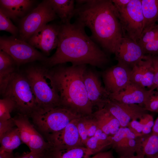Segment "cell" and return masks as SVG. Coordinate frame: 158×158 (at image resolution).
Wrapping results in <instances>:
<instances>
[{
  "instance_id": "obj_1",
  "label": "cell",
  "mask_w": 158,
  "mask_h": 158,
  "mask_svg": "<svg viewBox=\"0 0 158 158\" xmlns=\"http://www.w3.org/2000/svg\"><path fill=\"white\" fill-rule=\"evenodd\" d=\"M76 20L90 29V37L107 52L117 53L123 37L117 11L112 0H76Z\"/></svg>"
},
{
  "instance_id": "obj_2",
  "label": "cell",
  "mask_w": 158,
  "mask_h": 158,
  "mask_svg": "<svg viewBox=\"0 0 158 158\" xmlns=\"http://www.w3.org/2000/svg\"><path fill=\"white\" fill-rule=\"evenodd\" d=\"M85 27L75 20L59 25L58 43L54 53L44 62L51 67L69 62L72 65L89 64L102 68L109 58L85 32Z\"/></svg>"
},
{
  "instance_id": "obj_3",
  "label": "cell",
  "mask_w": 158,
  "mask_h": 158,
  "mask_svg": "<svg viewBox=\"0 0 158 158\" xmlns=\"http://www.w3.org/2000/svg\"><path fill=\"white\" fill-rule=\"evenodd\" d=\"M62 65L51 71L60 106L82 116L92 115L93 106L88 97L83 78L86 65Z\"/></svg>"
},
{
  "instance_id": "obj_4",
  "label": "cell",
  "mask_w": 158,
  "mask_h": 158,
  "mask_svg": "<svg viewBox=\"0 0 158 158\" xmlns=\"http://www.w3.org/2000/svg\"><path fill=\"white\" fill-rule=\"evenodd\" d=\"M38 107L60 106L58 95L51 71L44 66H32L26 71Z\"/></svg>"
},
{
  "instance_id": "obj_5",
  "label": "cell",
  "mask_w": 158,
  "mask_h": 158,
  "mask_svg": "<svg viewBox=\"0 0 158 158\" xmlns=\"http://www.w3.org/2000/svg\"><path fill=\"white\" fill-rule=\"evenodd\" d=\"M38 129L46 138L62 130L71 121L82 116L63 107H38L30 115Z\"/></svg>"
},
{
  "instance_id": "obj_6",
  "label": "cell",
  "mask_w": 158,
  "mask_h": 158,
  "mask_svg": "<svg viewBox=\"0 0 158 158\" xmlns=\"http://www.w3.org/2000/svg\"><path fill=\"white\" fill-rule=\"evenodd\" d=\"M2 95L13 101L19 113L28 116L38 107L30 82L22 74L16 73Z\"/></svg>"
},
{
  "instance_id": "obj_7",
  "label": "cell",
  "mask_w": 158,
  "mask_h": 158,
  "mask_svg": "<svg viewBox=\"0 0 158 158\" xmlns=\"http://www.w3.org/2000/svg\"><path fill=\"white\" fill-rule=\"evenodd\" d=\"M57 17L48 0L43 1L19 22L18 38L27 42L38 30Z\"/></svg>"
},
{
  "instance_id": "obj_8",
  "label": "cell",
  "mask_w": 158,
  "mask_h": 158,
  "mask_svg": "<svg viewBox=\"0 0 158 158\" xmlns=\"http://www.w3.org/2000/svg\"><path fill=\"white\" fill-rule=\"evenodd\" d=\"M0 50L9 55L18 65L37 61L44 63L48 58L27 42L12 35L0 37Z\"/></svg>"
},
{
  "instance_id": "obj_9",
  "label": "cell",
  "mask_w": 158,
  "mask_h": 158,
  "mask_svg": "<svg viewBox=\"0 0 158 158\" xmlns=\"http://www.w3.org/2000/svg\"><path fill=\"white\" fill-rule=\"evenodd\" d=\"M117 10L123 37L137 42L143 30L144 17L141 0H131L125 8Z\"/></svg>"
},
{
  "instance_id": "obj_10",
  "label": "cell",
  "mask_w": 158,
  "mask_h": 158,
  "mask_svg": "<svg viewBox=\"0 0 158 158\" xmlns=\"http://www.w3.org/2000/svg\"><path fill=\"white\" fill-rule=\"evenodd\" d=\"M13 118L19 129L22 142L29 147L31 152L44 154L46 151H50L51 147L50 143L45 141L32 125L28 115L18 113Z\"/></svg>"
},
{
  "instance_id": "obj_11",
  "label": "cell",
  "mask_w": 158,
  "mask_h": 158,
  "mask_svg": "<svg viewBox=\"0 0 158 158\" xmlns=\"http://www.w3.org/2000/svg\"><path fill=\"white\" fill-rule=\"evenodd\" d=\"M131 69L124 64L118 62L103 71L102 76L104 87L110 95L119 93L130 83Z\"/></svg>"
},
{
  "instance_id": "obj_12",
  "label": "cell",
  "mask_w": 158,
  "mask_h": 158,
  "mask_svg": "<svg viewBox=\"0 0 158 158\" xmlns=\"http://www.w3.org/2000/svg\"><path fill=\"white\" fill-rule=\"evenodd\" d=\"M142 137H138L128 127H120L112 136L111 146L119 157L131 156L142 150Z\"/></svg>"
},
{
  "instance_id": "obj_13",
  "label": "cell",
  "mask_w": 158,
  "mask_h": 158,
  "mask_svg": "<svg viewBox=\"0 0 158 158\" xmlns=\"http://www.w3.org/2000/svg\"><path fill=\"white\" fill-rule=\"evenodd\" d=\"M78 118L71 121L61 131L47 138L51 145V152L85 146L82 143L77 126Z\"/></svg>"
},
{
  "instance_id": "obj_14",
  "label": "cell",
  "mask_w": 158,
  "mask_h": 158,
  "mask_svg": "<svg viewBox=\"0 0 158 158\" xmlns=\"http://www.w3.org/2000/svg\"><path fill=\"white\" fill-rule=\"evenodd\" d=\"M118 121L121 127H127L133 120L141 118L147 113V111L138 104H128L109 99L104 107Z\"/></svg>"
},
{
  "instance_id": "obj_15",
  "label": "cell",
  "mask_w": 158,
  "mask_h": 158,
  "mask_svg": "<svg viewBox=\"0 0 158 158\" xmlns=\"http://www.w3.org/2000/svg\"><path fill=\"white\" fill-rule=\"evenodd\" d=\"M83 78L88 97L93 106L98 109L104 107L110 94L102 86L99 74L87 69Z\"/></svg>"
},
{
  "instance_id": "obj_16",
  "label": "cell",
  "mask_w": 158,
  "mask_h": 158,
  "mask_svg": "<svg viewBox=\"0 0 158 158\" xmlns=\"http://www.w3.org/2000/svg\"><path fill=\"white\" fill-rule=\"evenodd\" d=\"M59 29V25L47 24L38 30L27 42L48 55L57 47Z\"/></svg>"
},
{
  "instance_id": "obj_17",
  "label": "cell",
  "mask_w": 158,
  "mask_h": 158,
  "mask_svg": "<svg viewBox=\"0 0 158 158\" xmlns=\"http://www.w3.org/2000/svg\"><path fill=\"white\" fill-rule=\"evenodd\" d=\"M146 55L137 42L123 37L115 58L118 62L121 63L131 68L143 60Z\"/></svg>"
},
{
  "instance_id": "obj_18",
  "label": "cell",
  "mask_w": 158,
  "mask_h": 158,
  "mask_svg": "<svg viewBox=\"0 0 158 158\" xmlns=\"http://www.w3.org/2000/svg\"><path fill=\"white\" fill-rule=\"evenodd\" d=\"M154 91L130 82L126 88L119 93L110 95V98L128 104H138L143 107L149 96Z\"/></svg>"
},
{
  "instance_id": "obj_19",
  "label": "cell",
  "mask_w": 158,
  "mask_h": 158,
  "mask_svg": "<svg viewBox=\"0 0 158 158\" xmlns=\"http://www.w3.org/2000/svg\"><path fill=\"white\" fill-rule=\"evenodd\" d=\"M154 71L149 56L132 68L130 76L131 82L149 89L152 86L154 78Z\"/></svg>"
},
{
  "instance_id": "obj_20",
  "label": "cell",
  "mask_w": 158,
  "mask_h": 158,
  "mask_svg": "<svg viewBox=\"0 0 158 158\" xmlns=\"http://www.w3.org/2000/svg\"><path fill=\"white\" fill-rule=\"evenodd\" d=\"M35 1L32 0H0V9L11 19L19 22L32 10Z\"/></svg>"
},
{
  "instance_id": "obj_21",
  "label": "cell",
  "mask_w": 158,
  "mask_h": 158,
  "mask_svg": "<svg viewBox=\"0 0 158 158\" xmlns=\"http://www.w3.org/2000/svg\"><path fill=\"white\" fill-rule=\"evenodd\" d=\"M158 23L146 28L137 42L145 55H158Z\"/></svg>"
},
{
  "instance_id": "obj_22",
  "label": "cell",
  "mask_w": 158,
  "mask_h": 158,
  "mask_svg": "<svg viewBox=\"0 0 158 158\" xmlns=\"http://www.w3.org/2000/svg\"><path fill=\"white\" fill-rule=\"evenodd\" d=\"M92 115L98 128L108 135H113L121 127L118 119L105 107L98 109Z\"/></svg>"
},
{
  "instance_id": "obj_23",
  "label": "cell",
  "mask_w": 158,
  "mask_h": 158,
  "mask_svg": "<svg viewBox=\"0 0 158 158\" xmlns=\"http://www.w3.org/2000/svg\"><path fill=\"white\" fill-rule=\"evenodd\" d=\"M16 64L14 60L9 55L0 50V90L2 95L16 73Z\"/></svg>"
},
{
  "instance_id": "obj_24",
  "label": "cell",
  "mask_w": 158,
  "mask_h": 158,
  "mask_svg": "<svg viewBox=\"0 0 158 158\" xmlns=\"http://www.w3.org/2000/svg\"><path fill=\"white\" fill-rule=\"evenodd\" d=\"M112 141V136L108 135L98 129L95 135L87 140L85 146L91 156L111 146Z\"/></svg>"
},
{
  "instance_id": "obj_25",
  "label": "cell",
  "mask_w": 158,
  "mask_h": 158,
  "mask_svg": "<svg viewBox=\"0 0 158 158\" xmlns=\"http://www.w3.org/2000/svg\"><path fill=\"white\" fill-rule=\"evenodd\" d=\"M52 9L62 23H70L74 16L75 6L73 0H48Z\"/></svg>"
},
{
  "instance_id": "obj_26",
  "label": "cell",
  "mask_w": 158,
  "mask_h": 158,
  "mask_svg": "<svg viewBox=\"0 0 158 158\" xmlns=\"http://www.w3.org/2000/svg\"><path fill=\"white\" fill-rule=\"evenodd\" d=\"M141 1L144 17L143 30L158 20V0H141Z\"/></svg>"
},
{
  "instance_id": "obj_27",
  "label": "cell",
  "mask_w": 158,
  "mask_h": 158,
  "mask_svg": "<svg viewBox=\"0 0 158 158\" xmlns=\"http://www.w3.org/2000/svg\"><path fill=\"white\" fill-rule=\"evenodd\" d=\"M21 141L19 129L15 127L0 139V152H13L20 145Z\"/></svg>"
},
{
  "instance_id": "obj_28",
  "label": "cell",
  "mask_w": 158,
  "mask_h": 158,
  "mask_svg": "<svg viewBox=\"0 0 158 158\" xmlns=\"http://www.w3.org/2000/svg\"><path fill=\"white\" fill-rule=\"evenodd\" d=\"M52 158H88L90 156L86 147L81 146L51 152Z\"/></svg>"
},
{
  "instance_id": "obj_29",
  "label": "cell",
  "mask_w": 158,
  "mask_h": 158,
  "mask_svg": "<svg viewBox=\"0 0 158 158\" xmlns=\"http://www.w3.org/2000/svg\"><path fill=\"white\" fill-rule=\"evenodd\" d=\"M142 151L146 157L158 154V137L151 133L147 135L141 143Z\"/></svg>"
},
{
  "instance_id": "obj_30",
  "label": "cell",
  "mask_w": 158,
  "mask_h": 158,
  "mask_svg": "<svg viewBox=\"0 0 158 158\" xmlns=\"http://www.w3.org/2000/svg\"><path fill=\"white\" fill-rule=\"evenodd\" d=\"M11 19L0 9V30L5 31L10 33L12 36L17 37L19 35V29L13 24Z\"/></svg>"
},
{
  "instance_id": "obj_31",
  "label": "cell",
  "mask_w": 158,
  "mask_h": 158,
  "mask_svg": "<svg viewBox=\"0 0 158 158\" xmlns=\"http://www.w3.org/2000/svg\"><path fill=\"white\" fill-rule=\"evenodd\" d=\"M15 109V103L11 99L5 97L1 99L0 120H6L11 118V113Z\"/></svg>"
},
{
  "instance_id": "obj_32",
  "label": "cell",
  "mask_w": 158,
  "mask_h": 158,
  "mask_svg": "<svg viewBox=\"0 0 158 158\" xmlns=\"http://www.w3.org/2000/svg\"><path fill=\"white\" fill-rule=\"evenodd\" d=\"M157 92L153 91L145 102L143 107L147 111L158 112Z\"/></svg>"
},
{
  "instance_id": "obj_33",
  "label": "cell",
  "mask_w": 158,
  "mask_h": 158,
  "mask_svg": "<svg viewBox=\"0 0 158 158\" xmlns=\"http://www.w3.org/2000/svg\"><path fill=\"white\" fill-rule=\"evenodd\" d=\"M86 116H81L78 117L77 119L76 123L80 135L82 143L84 146L87 141L89 139L87 135L86 126Z\"/></svg>"
},
{
  "instance_id": "obj_34",
  "label": "cell",
  "mask_w": 158,
  "mask_h": 158,
  "mask_svg": "<svg viewBox=\"0 0 158 158\" xmlns=\"http://www.w3.org/2000/svg\"><path fill=\"white\" fill-rule=\"evenodd\" d=\"M16 126L13 118L6 120H0V139Z\"/></svg>"
},
{
  "instance_id": "obj_35",
  "label": "cell",
  "mask_w": 158,
  "mask_h": 158,
  "mask_svg": "<svg viewBox=\"0 0 158 158\" xmlns=\"http://www.w3.org/2000/svg\"><path fill=\"white\" fill-rule=\"evenodd\" d=\"M148 55L151 60L154 73L153 84L149 89L153 91L158 86V55Z\"/></svg>"
},
{
  "instance_id": "obj_36",
  "label": "cell",
  "mask_w": 158,
  "mask_h": 158,
  "mask_svg": "<svg viewBox=\"0 0 158 158\" xmlns=\"http://www.w3.org/2000/svg\"><path fill=\"white\" fill-rule=\"evenodd\" d=\"M139 120V121L142 125L143 129L147 130H152L154 121L152 115L147 113Z\"/></svg>"
},
{
  "instance_id": "obj_37",
  "label": "cell",
  "mask_w": 158,
  "mask_h": 158,
  "mask_svg": "<svg viewBox=\"0 0 158 158\" xmlns=\"http://www.w3.org/2000/svg\"><path fill=\"white\" fill-rule=\"evenodd\" d=\"M138 137H142V126L137 120H133L131 121L128 127Z\"/></svg>"
},
{
  "instance_id": "obj_38",
  "label": "cell",
  "mask_w": 158,
  "mask_h": 158,
  "mask_svg": "<svg viewBox=\"0 0 158 158\" xmlns=\"http://www.w3.org/2000/svg\"><path fill=\"white\" fill-rule=\"evenodd\" d=\"M88 158H114L112 150L102 151L90 156Z\"/></svg>"
},
{
  "instance_id": "obj_39",
  "label": "cell",
  "mask_w": 158,
  "mask_h": 158,
  "mask_svg": "<svg viewBox=\"0 0 158 158\" xmlns=\"http://www.w3.org/2000/svg\"><path fill=\"white\" fill-rule=\"evenodd\" d=\"M131 0H112L114 5L117 10L125 8Z\"/></svg>"
},
{
  "instance_id": "obj_40",
  "label": "cell",
  "mask_w": 158,
  "mask_h": 158,
  "mask_svg": "<svg viewBox=\"0 0 158 158\" xmlns=\"http://www.w3.org/2000/svg\"><path fill=\"white\" fill-rule=\"evenodd\" d=\"M45 157L44 154H37L30 152L22 156L14 158H44Z\"/></svg>"
},
{
  "instance_id": "obj_41",
  "label": "cell",
  "mask_w": 158,
  "mask_h": 158,
  "mask_svg": "<svg viewBox=\"0 0 158 158\" xmlns=\"http://www.w3.org/2000/svg\"><path fill=\"white\" fill-rule=\"evenodd\" d=\"M152 133L158 137V116L154 121L152 129Z\"/></svg>"
},
{
  "instance_id": "obj_42",
  "label": "cell",
  "mask_w": 158,
  "mask_h": 158,
  "mask_svg": "<svg viewBox=\"0 0 158 158\" xmlns=\"http://www.w3.org/2000/svg\"><path fill=\"white\" fill-rule=\"evenodd\" d=\"M119 157L120 158H145V156L142 150L131 156L125 157Z\"/></svg>"
},
{
  "instance_id": "obj_43",
  "label": "cell",
  "mask_w": 158,
  "mask_h": 158,
  "mask_svg": "<svg viewBox=\"0 0 158 158\" xmlns=\"http://www.w3.org/2000/svg\"><path fill=\"white\" fill-rule=\"evenodd\" d=\"M0 158H13V152L6 151L0 152Z\"/></svg>"
},
{
  "instance_id": "obj_44",
  "label": "cell",
  "mask_w": 158,
  "mask_h": 158,
  "mask_svg": "<svg viewBox=\"0 0 158 158\" xmlns=\"http://www.w3.org/2000/svg\"><path fill=\"white\" fill-rule=\"evenodd\" d=\"M146 158H158V154L150 157H146Z\"/></svg>"
},
{
  "instance_id": "obj_45",
  "label": "cell",
  "mask_w": 158,
  "mask_h": 158,
  "mask_svg": "<svg viewBox=\"0 0 158 158\" xmlns=\"http://www.w3.org/2000/svg\"><path fill=\"white\" fill-rule=\"evenodd\" d=\"M44 158H51V156H50V157H45Z\"/></svg>"
},
{
  "instance_id": "obj_46",
  "label": "cell",
  "mask_w": 158,
  "mask_h": 158,
  "mask_svg": "<svg viewBox=\"0 0 158 158\" xmlns=\"http://www.w3.org/2000/svg\"><path fill=\"white\" fill-rule=\"evenodd\" d=\"M157 90V91L158 92V86L157 87L156 89Z\"/></svg>"
},
{
  "instance_id": "obj_47",
  "label": "cell",
  "mask_w": 158,
  "mask_h": 158,
  "mask_svg": "<svg viewBox=\"0 0 158 158\" xmlns=\"http://www.w3.org/2000/svg\"><path fill=\"white\" fill-rule=\"evenodd\" d=\"M157 92V96H158V92Z\"/></svg>"
},
{
  "instance_id": "obj_48",
  "label": "cell",
  "mask_w": 158,
  "mask_h": 158,
  "mask_svg": "<svg viewBox=\"0 0 158 158\" xmlns=\"http://www.w3.org/2000/svg\"><path fill=\"white\" fill-rule=\"evenodd\" d=\"M119 158H120V157H119Z\"/></svg>"
},
{
  "instance_id": "obj_49",
  "label": "cell",
  "mask_w": 158,
  "mask_h": 158,
  "mask_svg": "<svg viewBox=\"0 0 158 158\" xmlns=\"http://www.w3.org/2000/svg\"></svg>"
}]
</instances>
